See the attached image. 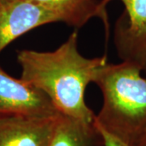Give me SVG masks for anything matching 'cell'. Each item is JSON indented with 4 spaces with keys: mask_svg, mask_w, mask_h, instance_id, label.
Segmentation results:
<instances>
[{
    "mask_svg": "<svg viewBox=\"0 0 146 146\" xmlns=\"http://www.w3.org/2000/svg\"><path fill=\"white\" fill-rule=\"evenodd\" d=\"M145 72H146V68H145Z\"/></svg>",
    "mask_w": 146,
    "mask_h": 146,
    "instance_id": "8fae6325",
    "label": "cell"
},
{
    "mask_svg": "<svg viewBox=\"0 0 146 146\" xmlns=\"http://www.w3.org/2000/svg\"><path fill=\"white\" fill-rule=\"evenodd\" d=\"M59 22L51 11L27 0H0V53L37 27Z\"/></svg>",
    "mask_w": 146,
    "mask_h": 146,
    "instance_id": "5b68a950",
    "label": "cell"
},
{
    "mask_svg": "<svg viewBox=\"0 0 146 146\" xmlns=\"http://www.w3.org/2000/svg\"><path fill=\"white\" fill-rule=\"evenodd\" d=\"M133 146H146V131L141 136V138L134 144Z\"/></svg>",
    "mask_w": 146,
    "mask_h": 146,
    "instance_id": "30bf717a",
    "label": "cell"
},
{
    "mask_svg": "<svg viewBox=\"0 0 146 146\" xmlns=\"http://www.w3.org/2000/svg\"><path fill=\"white\" fill-rule=\"evenodd\" d=\"M51 11L70 26L80 29L92 18L103 22L106 36L109 33L108 16L101 0H27Z\"/></svg>",
    "mask_w": 146,
    "mask_h": 146,
    "instance_id": "52a82bcc",
    "label": "cell"
},
{
    "mask_svg": "<svg viewBox=\"0 0 146 146\" xmlns=\"http://www.w3.org/2000/svg\"><path fill=\"white\" fill-rule=\"evenodd\" d=\"M111 0H101L106 7ZM125 11L115 24L114 43L123 62L146 68V0H120Z\"/></svg>",
    "mask_w": 146,
    "mask_h": 146,
    "instance_id": "3957f363",
    "label": "cell"
},
{
    "mask_svg": "<svg viewBox=\"0 0 146 146\" xmlns=\"http://www.w3.org/2000/svg\"><path fill=\"white\" fill-rule=\"evenodd\" d=\"M142 72L128 62L108 63L95 81L102 106L94 122L131 146L146 131V78Z\"/></svg>",
    "mask_w": 146,
    "mask_h": 146,
    "instance_id": "7a4b0ae2",
    "label": "cell"
},
{
    "mask_svg": "<svg viewBox=\"0 0 146 146\" xmlns=\"http://www.w3.org/2000/svg\"><path fill=\"white\" fill-rule=\"evenodd\" d=\"M17 61L21 80L46 94L58 113L94 123L96 115L85 102V90L107 65V57H84L79 51L77 32L52 51L20 50Z\"/></svg>",
    "mask_w": 146,
    "mask_h": 146,
    "instance_id": "6da1fadb",
    "label": "cell"
},
{
    "mask_svg": "<svg viewBox=\"0 0 146 146\" xmlns=\"http://www.w3.org/2000/svg\"><path fill=\"white\" fill-rule=\"evenodd\" d=\"M94 123L97 126V127L98 128V130L100 131V132L102 134V139L104 141V146H131L124 141L120 140L119 138L113 136L112 134H110L108 131L104 130L103 128H102L95 122H94Z\"/></svg>",
    "mask_w": 146,
    "mask_h": 146,
    "instance_id": "9c48e42d",
    "label": "cell"
},
{
    "mask_svg": "<svg viewBox=\"0 0 146 146\" xmlns=\"http://www.w3.org/2000/svg\"><path fill=\"white\" fill-rule=\"evenodd\" d=\"M48 146H104L102 134L94 123L58 114Z\"/></svg>",
    "mask_w": 146,
    "mask_h": 146,
    "instance_id": "ba28073f",
    "label": "cell"
},
{
    "mask_svg": "<svg viewBox=\"0 0 146 146\" xmlns=\"http://www.w3.org/2000/svg\"><path fill=\"white\" fill-rule=\"evenodd\" d=\"M58 115H0V146H48Z\"/></svg>",
    "mask_w": 146,
    "mask_h": 146,
    "instance_id": "8992f818",
    "label": "cell"
},
{
    "mask_svg": "<svg viewBox=\"0 0 146 146\" xmlns=\"http://www.w3.org/2000/svg\"><path fill=\"white\" fill-rule=\"evenodd\" d=\"M58 114L41 90L21 79L11 77L0 67V115L53 117Z\"/></svg>",
    "mask_w": 146,
    "mask_h": 146,
    "instance_id": "277c9868",
    "label": "cell"
}]
</instances>
